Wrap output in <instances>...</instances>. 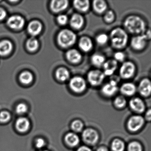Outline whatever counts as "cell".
I'll return each instance as SVG.
<instances>
[{
    "instance_id": "obj_34",
    "label": "cell",
    "mask_w": 151,
    "mask_h": 151,
    "mask_svg": "<svg viewBox=\"0 0 151 151\" xmlns=\"http://www.w3.org/2000/svg\"><path fill=\"white\" fill-rule=\"evenodd\" d=\"M11 119V114L9 112L2 111L0 112V122L5 123L8 122Z\"/></svg>"
},
{
    "instance_id": "obj_18",
    "label": "cell",
    "mask_w": 151,
    "mask_h": 151,
    "mask_svg": "<svg viewBox=\"0 0 151 151\" xmlns=\"http://www.w3.org/2000/svg\"><path fill=\"white\" fill-rule=\"evenodd\" d=\"M16 127L19 132L24 133L27 132L30 127V122L28 119L24 117L19 118L16 122Z\"/></svg>"
},
{
    "instance_id": "obj_31",
    "label": "cell",
    "mask_w": 151,
    "mask_h": 151,
    "mask_svg": "<svg viewBox=\"0 0 151 151\" xmlns=\"http://www.w3.org/2000/svg\"><path fill=\"white\" fill-rule=\"evenodd\" d=\"M71 128L72 129L76 132H81L83 129V123L81 121L76 120L72 123Z\"/></svg>"
},
{
    "instance_id": "obj_45",
    "label": "cell",
    "mask_w": 151,
    "mask_h": 151,
    "mask_svg": "<svg viewBox=\"0 0 151 151\" xmlns=\"http://www.w3.org/2000/svg\"><path fill=\"white\" fill-rule=\"evenodd\" d=\"M97 151H108V150L106 147H101L99 148Z\"/></svg>"
},
{
    "instance_id": "obj_44",
    "label": "cell",
    "mask_w": 151,
    "mask_h": 151,
    "mask_svg": "<svg viewBox=\"0 0 151 151\" xmlns=\"http://www.w3.org/2000/svg\"><path fill=\"white\" fill-rule=\"evenodd\" d=\"M146 118L149 120H151V109L149 110L145 114Z\"/></svg>"
},
{
    "instance_id": "obj_43",
    "label": "cell",
    "mask_w": 151,
    "mask_h": 151,
    "mask_svg": "<svg viewBox=\"0 0 151 151\" xmlns=\"http://www.w3.org/2000/svg\"><path fill=\"white\" fill-rule=\"evenodd\" d=\"M76 151H92L88 146H82L79 147Z\"/></svg>"
},
{
    "instance_id": "obj_36",
    "label": "cell",
    "mask_w": 151,
    "mask_h": 151,
    "mask_svg": "<svg viewBox=\"0 0 151 151\" xmlns=\"http://www.w3.org/2000/svg\"><path fill=\"white\" fill-rule=\"evenodd\" d=\"M108 35L104 33L100 34L99 35L96 37L97 42L100 45H104L108 41Z\"/></svg>"
},
{
    "instance_id": "obj_39",
    "label": "cell",
    "mask_w": 151,
    "mask_h": 151,
    "mask_svg": "<svg viewBox=\"0 0 151 151\" xmlns=\"http://www.w3.org/2000/svg\"><path fill=\"white\" fill-rule=\"evenodd\" d=\"M58 22L59 23L60 25H66L68 22V17L65 15H60L57 18Z\"/></svg>"
},
{
    "instance_id": "obj_10",
    "label": "cell",
    "mask_w": 151,
    "mask_h": 151,
    "mask_svg": "<svg viewBox=\"0 0 151 151\" xmlns=\"http://www.w3.org/2000/svg\"><path fill=\"white\" fill-rule=\"evenodd\" d=\"M144 123V120L140 116H134L129 119L128 123V127L130 131L135 132L142 128Z\"/></svg>"
},
{
    "instance_id": "obj_19",
    "label": "cell",
    "mask_w": 151,
    "mask_h": 151,
    "mask_svg": "<svg viewBox=\"0 0 151 151\" xmlns=\"http://www.w3.org/2000/svg\"><path fill=\"white\" fill-rule=\"evenodd\" d=\"M66 56L68 60L73 64H77L81 60V55L79 51L75 49L68 51L66 53Z\"/></svg>"
},
{
    "instance_id": "obj_33",
    "label": "cell",
    "mask_w": 151,
    "mask_h": 151,
    "mask_svg": "<svg viewBox=\"0 0 151 151\" xmlns=\"http://www.w3.org/2000/svg\"><path fill=\"white\" fill-rule=\"evenodd\" d=\"M28 111L27 105L24 103L19 104L16 108V111L17 114L19 115L24 114Z\"/></svg>"
},
{
    "instance_id": "obj_38",
    "label": "cell",
    "mask_w": 151,
    "mask_h": 151,
    "mask_svg": "<svg viewBox=\"0 0 151 151\" xmlns=\"http://www.w3.org/2000/svg\"><path fill=\"white\" fill-rule=\"evenodd\" d=\"M114 59L117 62H125L126 59V56L125 53L122 51H119L116 52L114 55Z\"/></svg>"
},
{
    "instance_id": "obj_6",
    "label": "cell",
    "mask_w": 151,
    "mask_h": 151,
    "mask_svg": "<svg viewBox=\"0 0 151 151\" xmlns=\"http://www.w3.org/2000/svg\"><path fill=\"white\" fill-rule=\"evenodd\" d=\"M82 138L84 142L90 145L96 144L99 139V136L96 131L91 128H88L83 130Z\"/></svg>"
},
{
    "instance_id": "obj_21",
    "label": "cell",
    "mask_w": 151,
    "mask_h": 151,
    "mask_svg": "<svg viewBox=\"0 0 151 151\" xmlns=\"http://www.w3.org/2000/svg\"><path fill=\"white\" fill-rule=\"evenodd\" d=\"M65 141L71 147H75L80 143L79 137L74 133H69L65 137Z\"/></svg>"
},
{
    "instance_id": "obj_35",
    "label": "cell",
    "mask_w": 151,
    "mask_h": 151,
    "mask_svg": "<svg viewBox=\"0 0 151 151\" xmlns=\"http://www.w3.org/2000/svg\"><path fill=\"white\" fill-rule=\"evenodd\" d=\"M129 151H142V145L137 142H132L129 145Z\"/></svg>"
},
{
    "instance_id": "obj_27",
    "label": "cell",
    "mask_w": 151,
    "mask_h": 151,
    "mask_svg": "<svg viewBox=\"0 0 151 151\" xmlns=\"http://www.w3.org/2000/svg\"><path fill=\"white\" fill-rule=\"evenodd\" d=\"M92 64L95 66L99 67L104 65L105 61V58L103 55L100 54H95L91 58Z\"/></svg>"
},
{
    "instance_id": "obj_29",
    "label": "cell",
    "mask_w": 151,
    "mask_h": 151,
    "mask_svg": "<svg viewBox=\"0 0 151 151\" xmlns=\"http://www.w3.org/2000/svg\"><path fill=\"white\" fill-rule=\"evenodd\" d=\"M26 46L28 50L31 51H35L39 48V41L36 38L31 37L27 41Z\"/></svg>"
},
{
    "instance_id": "obj_26",
    "label": "cell",
    "mask_w": 151,
    "mask_h": 151,
    "mask_svg": "<svg viewBox=\"0 0 151 151\" xmlns=\"http://www.w3.org/2000/svg\"><path fill=\"white\" fill-rule=\"evenodd\" d=\"M73 5L78 10L81 12H86L89 8V1L88 0H75L73 1Z\"/></svg>"
},
{
    "instance_id": "obj_32",
    "label": "cell",
    "mask_w": 151,
    "mask_h": 151,
    "mask_svg": "<svg viewBox=\"0 0 151 151\" xmlns=\"http://www.w3.org/2000/svg\"><path fill=\"white\" fill-rule=\"evenodd\" d=\"M114 103L118 108H122L126 105L127 100L123 96H119L115 98Z\"/></svg>"
},
{
    "instance_id": "obj_42",
    "label": "cell",
    "mask_w": 151,
    "mask_h": 151,
    "mask_svg": "<svg viewBox=\"0 0 151 151\" xmlns=\"http://www.w3.org/2000/svg\"><path fill=\"white\" fill-rule=\"evenodd\" d=\"M6 16V12L4 9L0 8V20H2Z\"/></svg>"
},
{
    "instance_id": "obj_7",
    "label": "cell",
    "mask_w": 151,
    "mask_h": 151,
    "mask_svg": "<svg viewBox=\"0 0 151 151\" xmlns=\"http://www.w3.org/2000/svg\"><path fill=\"white\" fill-rule=\"evenodd\" d=\"M105 75L104 72L98 70H92L88 74V79L89 82L92 86L100 85L104 79Z\"/></svg>"
},
{
    "instance_id": "obj_23",
    "label": "cell",
    "mask_w": 151,
    "mask_h": 151,
    "mask_svg": "<svg viewBox=\"0 0 151 151\" xmlns=\"http://www.w3.org/2000/svg\"><path fill=\"white\" fill-rule=\"evenodd\" d=\"M12 48L11 42L7 40H4L0 42V55L6 56L9 54Z\"/></svg>"
},
{
    "instance_id": "obj_13",
    "label": "cell",
    "mask_w": 151,
    "mask_h": 151,
    "mask_svg": "<svg viewBox=\"0 0 151 151\" xmlns=\"http://www.w3.org/2000/svg\"><path fill=\"white\" fill-rule=\"evenodd\" d=\"M120 90L122 94L124 95L131 96L136 93L137 88L134 83L127 82L122 85Z\"/></svg>"
},
{
    "instance_id": "obj_25",
    "label": "cell",
    "mask_w": 151,
    "mask_h": 151,
    "mask_svg": "<svg viewBox=\"0 0 151 151\" xmlns=\"http://www.w3.org/2000/svg\"><path fill=\"white\" fill-rule=\"evenodd\" d=\"M93 8L97 13H102L107 9V4L103 0H95L93 3Z\"/></svg>"
},
{
    "instance_id": "obj_8",
    "label": "cell",
    "mask_w": 151,
    "mask_h": 151,
    "mask_svg": "<svg viewBox=\"0 0 151 151\" xmlns=\"http://www.w3.org/2000/svg\"><path fill=\"white\" fill-rule=\"evenodd\" d=\"M70 87L72 90L76 93H81L86 88V82L82 77L76 76L70 81Z\"/></svg>"
},
{
    "instance_id": "obj_4",
    "label": "cell",
    "mask_w": 151,
    "mask_h": 151,
    "mask_svg": "<svg viewBox=\"0 0 151 151\" xmlns=\"http://www.w3.org/2000/svg\"><path fill=\"white\" fill-rule=\"evenodd\" d=\"M137 67L132 61H125L122 63L119 69L120 78L124 79H129L136 74Z\"/></svg>"
},
{
    "instance_id": "obj_2",
    "label": "cell",
    "mask_w": 151,
    "mask_h": 151,
    "mask_svg": "<svg viewBox=\"0 0 151 151\" xmlns=\"http://www.w3.org/2000/svg\"><path fill=\"white\" fill-rule=\"evenodd\" d=\"M110 40L114 48L122 49L127 47L128 43V33L123 28L116 27L111 32Z\"/></svg>"
},
{
    "instance_id": "obj_24",
    "label": "cell",
    "mask_w": 151,
    "mask_h": 151,
    "mask_svg": "<svg viewBox=\"0 0 151 151\" xmlns=\"http://www.w3.org/2000/svg\"><path fill=\"white\" fill-rule=\"evenodd\" d=\"M57 79L61 82L67 80L70 78V74L69 71L65 67H60L56 72Z\"/></svg>"
},
{
    "instance_id": "obj_5",
    "label": "cell",
    "mask_w": 151,
    "mask_h": 151,
    "mask_svg": "<svg viewBox=\"0 0 151 151\" xmlns=\"http://www.w3.org/2000/svg\"><path fill=\"white\" fill-rule=\"evenodd\" d=\"M148 41L142 35H134L131 38L130 46L134 50L142 51L146 48Z\"/></svg>"
},
{
    "instance_id": "obj_3",
    "label": "cell",
    "mask_w": 151,
    "mask_h": 151,
    "mask_svg": "<svg viewBox=\"0 0 151 151\" xmlns=\"http://www.w3.org/2000/svg\"><path fill=\"white\" fill-rule=\"evenodd\" d=\"M76 40V35L69 29L62 30L58 35V42L63 48H68L72 46L75 43Z\"/></svg>"
},
{
    "instance_id": "obj_37",
    "label": "cell",
    "mask_w": 151,
    "mask_h": 151,
    "mask_svg": "<svg viewBox=\"0 0 151 151\" xmlns=\"http://www.w3.org/2000/svg\"><path fill=\"white\" fill-rule=\"evenodd\" d=\"M104 20L106 22L111 23L114 21L115 15L114 12L112 10H108L106 12L104 15Z\"/></svg>"
},
{
    "instance_id": "obj_9",
    "label": "cell",
    "mask_w": 151,
    "mask_h": 151,
    "mask_svg": "<svg viewBox=\"0 0 151 151\" xmlns=\"http://www.w3.org/2000/svg\"><path fill=\"white\" fill-rule=\"evenodd\" d=\"M137 90L143 97L150 96L151 95V80L147 78L142 79L139 82Z\"/></svg>"
},
{
    "instance_id": "obj_14",
    "label": "cell",
    "mask_w": 151,
    "mask_h": 151,
    "mask_svg": "<svg viewBox=\"0 0 151 151\" xmlns=\"http://www.w3.org/2000/svg\"><path fill=\"white\" fill-rule=\"evenodd\" d=\"M118 90V84L111 81L109 83L104 85L102 89L103 94L107 97L112 96L117 93Z\"/></svg>"
},
{
    "instance_id": "obj_17",
    "label": "cell",
    "mask_w": 151,
    "mask_h": 151,
    "mask_svg": "<svg viewBox=\"0 0 151 151\" xmlns=\"http://www.w3.org/2000/svg\"><path fill=\"white\" fill-rule=\"evenodd\" d=\"M129 105L132 110L138 113H142L145 110V105L143 100L139 98H132L129 102Z\"/></svg>"
},
{
    "instance_id": "obj_12",
    "label": "cell",
    "mask_w": 151,
    "mask_h": 151,
    "mask_svg": "<svg viewBox=\"0 0 151 151\" xmlns=\"http://www.w3.org/2000/svg\"><path fill=\"white\" fill-rule=\"evenodd\" d=\"M103 66L105 75L112 76L118 68V62L115 59H110L105 62Z\"/></svg>"
},
{
    "instance_id": "obj_30",
    "label": "cell",
    "mask_w": 151,
    "mask_h": 151,
    "mask_svg": "<svg viewBox=\"0 0 151 151\" xmlns=\"http://www.w3.org/2000/svg\"><path fill=\"white\" fill-rule=\"evenodd\" d=\"M111 149L113 151H123L125 149V144L121 140L116 139L112 143Z\"/></svg>"
},
{
    "instance_id": "obj_40",
    "label": "cell",
    "mask_w": 151,
    "mask_h": 151,
    "mask_svg": "<svg viewBox=\"0 0 151 151\" xmlns=\"http://www.w3.org/2000/svg\"><path fill=\"white\" fill-rule=\"evenodd\" d=\"M35 145L38 149H42L46 145V142L43 138H38L35 141Z\"/></svg>"
},
{
    "instance_id": "obj_20",
    "label": "cell",
    "mask_w": 151,
    "mask_h": 151,
    "mask_svg": "<svg viewBox=\"0 0 151 151\" xmlns=\"http://www.w3.org/2000/svg\"><path fill=\"white\" fill-rule=\"evenodd\" d=\"M84 19L81 15L74 14L73 15L70 20L71 26L75 29H80L83 25Z\"/></svg>"
},
{
    "instance_id": "obj_15",
    "label": "cell",
    "mask_w": 151,
    "mask_h": 151,
    "mask_svg": "<svg viewBox=\"0 0 151 151\" xmlns=\"http://www.w3.org/2000/svg\"><path fill=\"white\" fill-rule=\"evenodd\" d=\"M69 5V1L67 0H53L50 3V8L53 12H59L65 10Z\"/></svg>"
},
{
    "instance_id": "obj_22",
    "label": "cell",
    "mask_w": 151,
    "mask_h": 151,
    "mask_svg": "<svg viewBox=\"0 0 151 151\" xmlns=\"http://www.w3.org/2000/svg\"><path fill=\"white\" fill-rule=\"evenodd\" d=\"M79 45L80 48L85 52L90 51L93 47L91 40L88 37H82L79 41Z\"/></svg>"
},
{
    "instance_id": "obj_28",
    "label": "cell",
    "mask_w": 151,
    "mask_h": 151,
    "mask_svg": "<svg viewBox=\"0 0 151 151\" xmlns=\"http://www.w3.org/2000/svg\"><path fill=\"white\" fill-rule=\"evenodd\" d=\"M19 78L20 82L23 84L26 85L31 83L33 79L32 74L30 72L27 71L23 72L19 75Z\"/></svg>"
},
{
    "instance_id": "obj_16",
    "label": "cell",
    "mask_w": 151,
    "mask_h": 151,
    "mask_svg": "<svg viewBox=\"0 0 151 151\" xmlns=\"http://www.w3.org/2000/svg\"><path fill=\"white\" fill-rule=\"evenodd\" d=\"M42 29V25L40 21L33 20L30 22L27 27V30L30 34L33 36L40 33Z\"/></svg>"
},
{
    "instance_id": "obj_46",
    "label": "cell",
    "mask_w": 151,
    "mask_h": 151,
    "mask_svg": "<svg viewBox=\"0 0 151 151\" xmlns=\"http://www.w3.org/2000/svg\"><path fill=\"white\" fill-rule=\"evenodd\" d=\"M40 151H49L46 150H40Z\"/></svg>"
},
{
    "instance_id": "obj_41",
    "label": "cell",
    "mask_w": 151,
    "mask_h": 151,
    "mask_svg": "<svg viewBox=\"0 0 151 151\" xmlns=\"http://www.w3.org/2000/svg\"><path fill=\"white\" fill-rule=\"evenodd\" d=\"M142 35L144 37L145 40L148 41L151 40V29L147 28L144 32L142 34Z\"/></svg>"
},
{
    "instance_id": "obj_1",
    "label": "cell",
    "mask_w": 151,
    "mask_h": 151,
    "mask_svg": "<svg viewBox=\"0 0 151 151\" xmlns=\"http://www.w3.org/2000/svg\"><path fill=\"white\" fill-rule=\"evenodd\" d=\"M123 25L124 29L128 33L134 35H142L147 29L145 20L137 15H130L127 17Z\"/></svg>"
},
{
    "instance_id": "obj_11",
    "label": "cell",
    "mask_w": 151,
    "mask_h": 151,
    "mask_svg": "<svg viewBox=\"0 0 151 151\" xmlns=\"http://www.w3.org/2000/svg\"><path fill=\"white\" fill-rule=\"evenodd\" d=\"M25 20L21 16L15 15L10 17L8 20V26L12 29H18L24 26Z\"/></svg>"
}]
</instances>
